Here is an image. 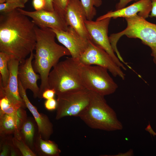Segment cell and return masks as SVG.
<instances>
[{
  "label": "cell",
  "mask_w": 156,
  "mask_h": 156,
  "mask_svg": "<svg viewBox=\"0 0 156 156\" xmlns=\"http://www.w3.org/2000/svg\"><path fill=\"white\" fill-rule=\"evenodd\" d=\"M139 0H119V1L116 5V10H118L125 7V6L130 2Z\"/></svg>",
  "instance_id": "obj_29"
},
{
  "label": "cell",
  "mask_w": 156,
  "mask_h": 156,
  "mask_svg": "<svg viewBox=\"0 0 156 156\" xmlns=\"http://www.w3.org/2000/svg\"><path fill=\"white\" fill-rule=\"evenodd\" d=\"M89 91V103L78 117L93 129L107 131L122 130V124L115 111L107 103L104 96Z\"/></svg>",
  "instance_id": "obj_3"
},
{
  "label": "cell",
  "mask_w": 156,
  "mask_h": 156,
  "mask_svg": "<svg viewBox=\"0 0 156 156\" xmlns=\"http://www.w3.org/2000/svg\"><path fill=\"white\" fill-rule=\"evenodd\" d=\"M32 4L36 10L44 9L45 7V0H33Z\"/></svg>",
  "instance_id": "obj_27"
},
{
  "label": "cell",
  "mask_w": 156,
  "mask_h": 156,
  "mask_svg": "<svg viewBox=\"0 0 156 156\" xmlns=\"http://www.w3.org/2000/svg\"><path fill=\"white\" fill-rule=\"evenodd\" d=\"M65 19L68 25L74 29L81 36L92 40L85 25L87 20L86 14L80 0H70Z\"/></svg>",
  "instance_id": "obj_13"
},
{
  "label": "cell",
  "mask_w": 156,
  "mask_h": 156,
  "mask_svg": "<svg viewBox=\"0 0 156 156\" xmlns=\"http://www.w3.org/2000/svg\"><path fill=\"white\" fill-rule=\"evenodd\" d=\"M25 4L23 3L13 1H6L0 3L1 13H5L11 12L18 8H23Z\"/></svg>",
  "instance_id": "obj_24"
},
{
  "label": "cell",
  "mask_w": 156,
  "mask_h": 156,
  "mask_svg": "<svg viewBox=\"0 0 156 156\" xmlns=\"http://www.w3.org/2000/svg\"><path fill=\"white\" fill-rule=\"evenodd\" d=\"M34 54L33 51L31 52L29 57L20 62L18 78L24 89L26 90H30L33 93L34 97L36 98L39 97L40 88L37 85V81L40 77L36 73L32 65Z\"/></svg>",
  "instance_id": "obj_14"
},
{
  "label": "cell",
  "mask_w": 156,
  "mask_h": 156,
  "mask_svg": "<svg viewBox=\"0 0 156 156\" xmlns=\"http://www.w3.org/2000/svg\"><path fill=\"white\" fill-rule=\"evenodd\" d=\"M18 81L19 92L20 96L24 101L26 107L34 117L38 127V132L44 139H49L53 133V126L48 116L43 113H40L36 108L30 102L20 81Z\"/></svg>",
  "instance_id": "obj_15"
},
{
  "label": "cell",
  "mask_w": 156,
  "mask_h": 156,
  "mask_svg": "<svg viewBox=\"0 0 156 156\" xmlns=\"http://www.w3.org/2000/svg\"><path fill=\"white\" fill-rule=\"evenodd\" d=\"M45 7L44 9L49 11H54L52 0H45Z\"/></svg>",
  "instance_id": "obj_32"
},
{
  "label": "cell",
  "mask_w": 156,
  "mask_h": 156,
  "mask_svg": "<svg viewBox=\"0 0 156 156\" xmlns=\"http://www.w3.org/2000/svg\"><path fill=\"white\" fill-rule=\"evenodd\" d=\"M70 0H52L54 11L65 20L66 9Z\"/></svg>",
  "instance_id": "obj_25"
},
{
  "label": "cell",
  "mask_w": 156,
  "mask_h": 156,
  "mask_svg": "<svg viewBox=\"0 0 156 156\" xmlns=\"http://www.w3.org/2000/svg\"><path fill=\"white\" fill-rule=\"evenodd\" d=\"M152 8L151 0H139L135 3L122 9L110 11L98 17L96 21L110 18H128L138 15L145 19L148 17Z\"/></svg>",
  "instance_id": "obj_17"
},
{
  "label": "cell",
  "mask_w": 156,
  "mask_h": 156,
  "mask_svg": "<svg viewBox=\"0 0 156 156\" xmlns=\"http://www.w3.org/2000/svg\"><path fill=\"white\" fill-rule=\"evenodd\" d=\"M125 18L126 27L120 32L110 35L109 38L111 44L116 45L119 39L124 35L129 38H139L151 48V55L156 65V24L147 21L138 14Z\"/></svg>",
  "instance_id": "obj_5"
},
{
  "label": "cell",
  "mask_w": 156,
  "mask_h": 156,
  "mask_svg": "<svg viewBox=\"0 0 156 156\" xmlns=\"http://www.w3.org/2000/svg\"><path fill=\"white\" fill-rule=\"evenodd\" d=\"M52 29L58 41L69 51L72 57L79 58L88 46L90 40L82 37L70 26L66 31Z\"/></svg>",
  "instance_id": "obj_11"
},
{
  "label": "cell",
  "mask_w": 156,
  "mask_h": 156,
  "mask_svg": "<svg viewBox=\"0 0 156 156\" xmlns=\"http://www.w3.org/2000/svg\"><path fill=\"white\" fill-rule=\"evenodd\" d=\"M111 18H107L95 21L87 20L85 25L92 40L104 50L118 66L126 70V68L116 55L108 36V26Z\"/></svg>",
  "instance_id": "obj_9"
},
{
  "label": "cell",
  "mask_w": 156,
  "mask_h": 156,
  "mask_svg": "<svg viewBox=\"0 0 156 156\" xmlns=\"http://www.w3.org/2000/svg\"><path fill=\"white\" fill-rule=\"evenodd\" d=\"M11 55L6 53L0 52V80L4 87L7 86L9 79L8 62Z\"/></svg>",
  "instance_id": "obj_20"
},
{
  "label": "cell",
  "mask_w": 156,
  "mask_h": 156,
  "mask_svg": "<svg viewBox=\"0 0 156 156\" xmlns=\"http://www.w3.org/2000/svg\"><path fill=\"white\" fill-rule=\"evenodd\" d=\"M34 146V151L37 156H59L61 152L54 142L43 139L38 132L35 136Z\"/></svg>",
  "instance_id": "obj_18"
},
{
  "label": "cell",
  "mask_w": 156,
  "mask_h": 156,
  "mask_svg": "<svg viewBox=\"0 0 156 156\" xmlns=\"http://www.w3.org/2000/svg\"><path fill=\"white\" fill-rule=\"evenodd\" d=\"M145 129L146 131L149 132L151 134L153 135V136L156 135V133L153 130L149 123L148 125H147Z\"/></svg>",
  "instance_id": "obj_33"
},
{
  "label": "cell",
  "mask_w": 156,
  "mask_h": 156,
  "mask_svg": "<svg viewBox=\"0 0 156 156\" xmlns=\"http://www.w3.org/2000/svg\"><path fill=\"white\" fill-rule=\"evenodd\" d=\"M85 10L87 20H92L96 15L94 6L99 7L102 4L101 0H80Z\"/></svg>",
  "instance_id": "obj_21"
},
{
  "label": "cell",
  "mask_w": 156,
  "mask_h": 156,
  "mask_svg": "<svg viewBox=\"0 0 156 156\" xmlns=\"http://www.w3.org/2000/svg\"><path fill=\"white\" fill-rule=\"evenodd\" d=\"M44 105L46 109L49 111H53L56 109L57 101L54 98L47 99Z\"/></svg>",
  "instance_id": "obj_26"
},
{
  "label": "cell",
  "mask_w": 156,
  "mask_h": 156,
  "mask_svg": "<svg viewBox=\"0 0 156 156\" xmlns=\"http://www.w3.org/2000/svg\"><path fill=\"white\" fill-rule=\"evenodd\" d=\"M57 96L56 120L67 116L78 117L90 100V91L87 89L66 92Z\"/></svg>",
  "instance_id": "obj_7"
},
{
  "label": "cell",
  "mask_w": 156,
  "mask_h": 156,
  "mask_svg": "<svg viewBox=\"0 0 156 156\" xmlns=\"http://www.w3.org/2000/svg\"><path fill=\"white\" fill-rule=\"evenodd\" d=\"M12 140L13 144L19 151L22 156H37L21 139H17L14 136Z\"/></svg>",
  "instance_id": "obj_22"
},
{
  "label": "cell",
  "mask_w": 156,
  "mask_h": 156,
  "mask_svg": "<svg viewBox=\"0 0 156 156\" xmlns=\"http://www.w3.org/2000/svg\"><path fill=\"white\" fill-rule=\"evenodd\" d=\"M56 94L55 90L53 89H48L45 90L42 93V97L46 99L54 98Z\"/></svg>",
  "instance_id": "obj_28"
},
{
  "label": "cell",
  "mask_w": 156,
  "mask_h": 156,
  "mask_svg": "<svg viewBox=\"0 0 156 156\" xmlns=\"http://www.w3.org/2000/svg\"><path fill=\"white\" fill-rule=\"evenodd\" d=\"M82 65L78 58L71 57L58 62L49 73L48 80L49 88L53 89L57 95L86 89L81 78Z\"/></svg>",
  "instance_id": "obj_4"
},
{
  "label": "cell",
  "mask_w": 156,
  "mask_h": 156,
  "mask_svg": "<svg viewBox=\"0 0 156 156\" xmlns=\"http://www.w3.org/2000/svg\"><path fill=\"white\" fill-rule=\"evenodd\" d=\"M36 25L29 17L17 9L1 13L0 51L13 55L20 61L35 50Z\"/></svg>",
  "instance_id": "obj_1"
},
{
  "label": "cell",
  "mask_w": 156,
  "mask_h": 156,
  "mask_svg": "<svg viewBox=\"0 0 156 156\" xmlns=\"http://www.w3.org/2000/svg\"><path fill=\"white\" fill-rule=\"evenodd\" d=\"M28 0H0V3H3L6 1H13L18 2L25 4Z\"/></svg>",
  "instance_id": "obj_34"
},
{
  "label": "cell",
  "mask_w": 156,
  "mask_h": 156,
  "mask_svg": "<svg viewBox=\"0 0 156 156\" xmlns=\"http://www.w3.org/2000/svg\"><path fill=\"white\" fill-rule=\"evenodd\" d=\"M78 59L83 64L104 67L114 77L118 76L122 80L125 79V75L121 68L104 50L92 40H89L88 47Z\"/></svg>",
  "instance_id": "obj_8"
},
{
  "label": "cell",
  "mask_w": 156,
  "mask_h": 156,
  "mask_svg": "<svg viewBox=\"0 0 156 156\" xmlns=\"http://www.w3.org/2000/svg\"><path fill=\"white\" fill-rule=\"evenodd\" d=\"M27 118L26 112L21 108L14 114L0 113V137L13 134L16 138L21 139L20 130Z\"/></svg>",
  "instance_id": "obj_16"
},
{
  "label": "cell",
  "mask_w": 156,
  "mask_h": 156,
  "mask_svg": "<svg viewBox=\"0 0 156 156\" xmlns=\"http://www.w3.org/2000/svg\"><path fill=\"white\" fill-rule=\"evenodd\" d=\"M20 63L18 58L11 55L8 62L10 74L7 86L3 87L0 80V98L5 97L15 106L25 109L27 108L26 105L19 92L18 71Z\"/></svg>",
  "instance_id": "obj_10"
},
{
  "label": "cell",
  "mask_w": 156,
  "mask_h": 156,
  "mask_svg": "<svg viewBox=\"0 0 156 156\" xmlns=\"http://www.w3.org/2000/svg\"><path fill=\"white\" fill-rule=\"evenodd\" d=\"M108 70L100 66L82 64L81 76L85 88L104 96L114 93L118 86Z\"/></svg>",
  "instance_id": "obj_6"
},
{
  "label": "cell",
  "mask_w": 156,
  "mask_h": 156,
  "mask_svg": "<svg viewBox=\"0 0 156 156\" xmlns=\"http://www.w3.org/2000/svg\"><path fill=\"white\" fill-rule=\"evenodd\" d=\"M17 9L21 13L31 18L35 25L39 27L64 31L68 28V26L65 21L55 11L42 9L30 11L21 8Z\"/></svg>",
  "instance_id": "obj_12"
},
{
  "label": "cell",
  "mask_w": 156,
  "mask_h": 156,
  "mask_svg": "<svg viewBox=\"0 0 156 156\" xmlns=\"http://www.w3.org/2000/svg\"><path fill=\"white\" fill-rule=\"evenodd\" d=\"M35 31L36 41L32 65L41 80L39 98L41 99L43 92L49 89L48 80L51 69L61 57L70 54L66 47L56 42V35L51 29L36 26Z\"/></svg>",
  "instance_id": "obj_2"
},
{
  "label": "cell",
  "mask_w": 156,
  "mask_h": 156,
  "mask_svg": "<svg viewBox=\"0 0 156 156\" xmlns=\"http://www.w3.org/2000/svg\"></svg>",
  "instance_id": "obj_35"
},
{
  "label": "cell",
  "mask_w": 156,
  "mask_h": 156,
  "mask_svg": "<svg viewBox=\"0 0 156 156\" xmlns=\"http://www.w3.org/2000/svg\"><path fill=\"white\" fill-rule=\"evenodd\" d=\"M10 156H22V155L18 149L14 146L13 143L12 144L10 147Z\"/></svg>",
  "instance_id": "obj_30"
},
{
  "label": "cell",
  "mask_w": 156,
  "mask_h": 156,
  "mask_svg": "<svg viewBox=\"0 0 156 156\" xmlns=\"http://www.w3.org/2000/svg\"><path fill=\"white\" fill-rule=\"evenodd\" d=\"M12 138L11 135L0 137V156H10Z\"/></svg>",
  "instance_id": "obj_23"
},
{
  "label": "cell",
  "mask_w": 156,
  "mask_h": 156,
  "mask_svg": "<svg viewBox=\"0 0 156 156\" xmlns=\"http://www.w3.org/2000/svg\"><path fill=\"white\" fill-rule=\"evenodd\" d=\"M152 8L149 15L150 17H156V0H151Z\"/></svg>",
  "instance_id": "obj_31"
},
{
  "label": "cell",
  "mask_w": 156,
  "mask_h": 156,
  "mask_svg": "<svg viewBox=\"0 0 156 156\" xmlns=\"http://www.w3.org/2000/svg\"><path fill=\"white\" fill-rule=\"evenodd\" d=\"M37 128V125L34 118L27 117L20 130L21 139L34 152V140L38 132L36 131Z\"/></svg>",
  "instance_id": "obj_19"
}]
</instances>
